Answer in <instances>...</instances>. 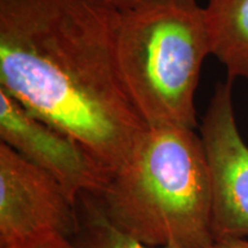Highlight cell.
Masks as SVG:
<instances>
[{
  "mask_svg": "<svg viewBox=\"0 0 248 248\" xmlns=\"http://www.w3.org/2000/svg\"><path fill=\"white\" fill-rule=\"evenodd\" d=\"M117 14L89 0H0V90L110 175L148 128L117 68Z\"/></svg>",
  "mask_w": 248,
  "mask_h": 248,
  "instance_id": "cell-1",
  "label": "cell"
},
{
  "mask_svg": "<svg viewBox=\"0 0 248 248\" xmlns=\"http://www.w3.org/2000/svg\"><path fill=\"white\" fill-rule=\"evenodd\" d=\"M94 197L111 224L147 246L214 243L209 164L194 129L148 126Z\"/></svg>",
  "mask_w": 248,
  "mask_h": 248,
  "instance_id": "cell-2",
  "label": "cell"
},
{
  "mask_svg": "<svg viewBox=\"0 0 248 248\" xmlns=\"http://www.w3.org/2000/svg\"><path fill=\"white\" fill-rule=\"evenodd\" d=\"M117 11V68L136 109L147 126L195 129V91L210 54L203 7L145 0Z\"/></svg>",
  "mask_w": 248,
  "mask_h": 248,
  "instance_id": "cell-3",
  "label": "cell"
},
{
  "mask_svg": "<svg viewBox=\"0 0 248 248\" xmlns=\"http://www.w3.org/2000/svg\"><path fill=\"white\" fill-rule=\"evenodd\" d=\"M76 202L53 177L0 144V248H20L44 235L78 231Z\"/></svg>",
  "mask_w": 248,
  "mask_h": 248,
  "instance_id": "cell-4",
  "label": "cell"
},
{
  "mask_svg": "<svg viewBox=\"0 0 248 248\" xmlns=\"http://www.w3.org/2000/svg\"><path fill=\"white\" fill-rule=\"evenodd\" d=\"M212 181L214 241L248 235V145L232 100V80L218 83L200 126Z\"/></svg>",
  "mask_w": 248,
  "mask_h": 248,
  "instance_id": "cell-5",
  "label": "cell"
},
{
  "mask_svg": "<svg viewBox=\"0 0 248 248\" xmlns=\"http://www.w3.org/2000/svg\"><path fill=\"white\" fill-rule=\"evenodd\" d=\"M0 138L62 186L74 202L82 194L97 195L110 172L75 138L31 114L0 90Z\"/></svg>",
  "mask_w": 248,
  "mask_h": 248,
  "instance_id": "cell-6",
  "label": "cell"
},
{
  "mask_svg": "<svg viewBox=\"0 0 248 248\" xmlns=\"http://www.w3.org/2000/svg\"><path fill=\"white\" fill-rule=\"evenodd\" d=\"M203 9L210 54L228 79H248V0H207Z\"/></svg>",
  "mask_w": 248,
  "mask_h": 248,
  "instance_id": "cell-7",
  "label": "cell"
},
{
  "mask_svg": "<svg viewBox=\"0 0 248 248\" xmlns=\"http://www.w3.org/2000/svg\"><path fill=\"white\" fill-rule=\"evenodd\" d=\"M79 200L82 212L74 241L77 248H173L147 246L120 231L108 221L93 194H82Z\"/></svg>",
  "mask_w": 248,
  "mask_h": 248,
  "instance_id": "cell-8",
  "label": "cell"
},
{
  "mask_svg": "<svg viewBox=\"0 0 248 248\" xmlns=\"http://www.w3.org/2000/svg\"><path fill=\"white\" fill-rule=\"evenodd\" d=\"M20 248H77L74 241L60 234L51 233L40 237Z\"/></svg>",
  "mask_w": 248,
  "mask_h": 248,
  "instance_id": "cell-9",
  "label": "cell"
},
{
  "mask_svg": "<svg viewBox=\"0 0 248 248\" xmlns=\"http://www.w3.org/2000/svg\"><path fill=\"white\" fill-rule=\"evenodd\" d=\"M208 248H248L246 238H222L217 239Z\"/></svg>",
  "mask_w": 248,
  "mask_h": 248,
  "instance_id": "cell-10",
  "label": "cell"
},
{
  "mask_svg": "<svg viewBox=\"0 0 248 248\" xmlns=\"http://www.w3.org/2000/svg\"><path fill=\"white\" fill-rule=\"evenodd\" d=\"M89 1L97 2V4H101L105 6H109V7L116 9H122L130 7V6L137 5L139 2L145 1V0H89Z\"/></svg>",
  "mask_w": 248,
  "mask_h": 248,
  "instance_id": "cell-11",
  "label": "cell"
}]
</instances>
